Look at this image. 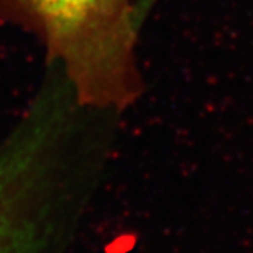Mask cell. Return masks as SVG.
Returning <instances> with one entry per match:
<instances>
[{"instance_id":"cell-1","label":"cell","mask_w":253,"mask_h":253,"mask_svg":"<svg viewBox=\"0 0 253 253\" xmlns=\"http://www.w3.org/2000/svg\"><path fill=\"white\" fill-rule=\"evenodd\" d=\"M0 19L37 35L81 107L121 112L140 98L133 0H0Z\"/></svg>"},{"instance_id":"cell-2","label":"cell","mask_w":253,"mask_h":253,"mask_svg":"<svg viewBox=\"0 0 253 253\" xmlns=\"http://www.w3.org/2000/svg\"><path fill=\"white\" fill-rule=\"evenodd\" d=\"M49 128H28L0 148V253H66L90 195Z\"/></svg>"}]
</instances>
